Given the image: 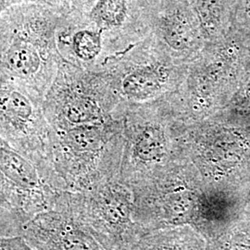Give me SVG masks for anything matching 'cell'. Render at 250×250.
I'll return each mask as SVG.
<instances>
[{
  "label": "cell",
  "mask_w": 250,
  "mask_h": 250,
  "mask_svg": "<svg viewBox=\"0 0 250 250\" xmlns=\"http://www.w3.org/2000/svg\"><path fill=\"white\" fill-rule=\"evenodd\" d=\"M125 147L120 180L134 193L165 176L188 159L179 119L170 97L127 105L124 113Z\"/></svg>",
  "instance_id": "6da1fadb"
},
{
  "label": "cell",
  "mask_w": 250,
  "mask_h": 250,
  "mask_svg": "<svg viewBox=\"0 0 250 250\" xmlns=\"http://www.w3.org/2000/svg\"><path fill=\"white\" fill-rule=\"evenodd\" d=\"M181 141L206 187L250 193V114L227 107L185 125Z\"/></svg>",
  "instance_id": "7a4b0ae2"
},
{
  "label": "cell",
  "mask_w": 250,
  "mask_h": 250,
  "mask_svg": "<svg viewBox=\"0 0 250 250\" xmlns=\"http://www.w3.org/2000/svg\"><path fill=\"white\" fill-rule=\"evenodd\" d=\"M250 58V44L232 31L218 42L206 43L170 97L179 119L190 125L228 107L240 90Z\"/></svg>",
  "instance_id": "3957f363"
},
{
  "label": "cell",
  "mask_w": 250,
  "mask_h": 250,
  "mask_svg": "<svg viewBox=\"0 0 250 250\" xmlns=\"http://www.w3.org/2000/svg\"><path fill=\"white\" fill-rule=\"evenodd\" d=\"M54 168L64 191L79 192L120 179L124 117L107 123L50 130Z\"/></svg>",
  "instance_id": "277c9868"
},
{
  "label": "cell",
  "mask_w": 250,
  "mask_h": 250,
  "mask_svg": "<svg viewBox=\"0 0 250 250\" xmlns=\"http://www.w3.org/2000/svg\"><path fill=\"white\" fill-rule=\"evenodd\" d=\"M61 24L51 16L2 20L0 78L15 81L45 98L62 64L57 37Z\"/></svg>",
  "instance_id": "5b68a950"
},
{
  "label": "cell",
  "mask_w": 250,
  "mask_h": 250,
  "mask_svg": "<svg viewBox=\"0 0 250 250\" xmlns=\"http://www.w3.org/2000/svg\"><path fill=\"white\" fill-rule=\"evenodd\" d=\"M125 107L106 72L83 70L63 61L44 98L50 130L107 123L123 118Z\"/></svg>",
  "instance_id": "8992f818"
},
{
  "label": "cell",
  "mask_w": 250,
  "mask_h": 250,
  "mask_svg": "<svg viewBox=\"0 0 250 250\" xmlns=\"http://www.w3.org/2000/svg\"><path fill=\"white\" fill-rule=\"evenodd\" d=\"M0 85V142L33 161L54 188L64 192L54 168L44 97L15 81L1 78Z\"/></svg>",
  "instance_id": "52a82bcc"
},
{
  "label": "cell",
  "mask_w": 250,
  "mask_h": 250,
  "mask_svg": "<svg viewBox=\"0 0 250 250\" xmlns=\"http://www.w3.org/2000/svg\"><path fill=\"white\" fill-rule=\"evenodd\" d=\"M188 64L170 58L151 35L110 61L102 69L107 73L122 103L140 105L171 96L179 89Z\"/></svg>",
  "instance_id": "ba28073f"
},
{
  "label": "cell",
  "mask_w": 250,
  "mask_h": 250,
  "mask_svg": "<svg viewBox=\"0 0 250 250\" xmlns=\"http://www.w3.org/2000/svg\"><path fill=\"white\" fill-rule=\"evenodd\" d=\"M61 193L33 161L0 142V238L21 236Z\"/></svg>",
  "instance_id": "9c48e42d"
},
{
  "label": "cell",
  "mask_w": 250,
  "mask_h": 250,
  "mask_svg": "<svg viewBox=\"0 0 250 250\" xmlns=\"http://www.w3.org/2000/svg\"><path fill=\"white\" fill-rule=\"evenodd\" d=\"M205 185L189 160L134 194V215L144 232L192 225Z\"/></svg>",
  "instance_id": "30bf717a"
},
{
  "label": "cell",
  "mask_w": 250,
  "mask_h": 250,
  "mask_svg": "<svg viewBox=\"0 0 250 250\" xmlns=\"http://www.w3.org/2000/svg\"><path fill=\"white\" fill-rule=\"evenodd\" d=\"M70 195L81 215L117 249L127 250L145 233L134 220V194L120 179Z\"/></svg>",
  "instance_id": "8fae6325"
},
{
  "label": "cell",
  "mask_w": 250,
  "mask_h": 250,
  "mask_svg": "<svg viewBox=\"0 0 250 250\" xmlns=\"http://www.w3.org/2000/svg\"><path fill=\"white\" fill-rule=\"evenodd\" d=\"M21 236L36 250H120L81 215L69 191L26 224Z\"/></svg>",
  "instance_id": "7c38bea8"
},
{
  "label": "cell",
  "mask_w": 250,
  "mask_h": 250,
  "mask_svg": "<svg viewBox=\"0 0 250 250\" xmlns=\"http://www.w3.org/2000/svg\"><path fill=\"white\" fill-rule=\"evenodd\" d=\"M85 21L102 39L106 65L151 34V27L131 21L129 0H98Z\"/></svg>",
  "instance_id": "4fadbf2b"
},
{
  "label": "cell",
  "mask_w": 250,
  "mask_h": 250,
  "mask_svg": "<svg viewBox=\"0 0 250 250\" xmlns=\"http://www.w3.org/2000/svg\"><path fill=\"white\" fill-rule=\"evenodd\" d=\"M156 43L177 62L189 64L205 47L199 19L182 4L171 5L151 26Z\"/></svg>",
  "instance_id": "5bb4252c"
},
{
  "label": "cell",
  "mask_w": 250,
  "mask_h": 250,
  "mask_svg": "<svg viewBox=\"0 0 250 250\" xmlns=\"http://www.w3.org/2000/svg\"><path fill=\"white\" fill-rule=\"evenodd\" d=\"M250 202V193L206 187L198 201L192 227L210 241L223 234Z\"/></svg>",
  "instance_id": "9a60e30c"
},
{
  "label": "cell",
  "mask_w": 250,
  "mask_h": 250,
  "mask_svg": "<svg viewBox=\"0 0 250 250\" xmlns=\"http://www.w3.org/2000/svg\"><path fill=\"white\" fill-rule=\"evenodd\" d=\"M126 250H208L205 237L191 225L141 234Z\"/></svg>",
  "instance_id": "2e32d148"
},
{
  "label": "cell",
  "mask_w": 250,
  "mask_h": 250,
  "mask_svg": "<svg viewBox=\"0 0 250 250\" xmlns=\"http://www.w3.org/2000/svg\"><path fill=\"white\" fill-rule=\"evenodd\" d=\"M250 206L223 234L207 242L208 250H250Z\"/></svg>",
  "instance_id": "e0dca14e"
},
{
  "label": "cell",
  "mask_w": 250,
  "mask_h": 250,
  "mask_svg": "<svg viewBox=\"0 0 250 250\" xmlns=\"http://www.w3.org/2000/svg\"><path fill=\"white\" fill-rule=\"evenodd\" d=\"M36 250V249H35V250Z\"/></svg>",
  "instance_id": "ac0fdd59"
}]
</instances>
